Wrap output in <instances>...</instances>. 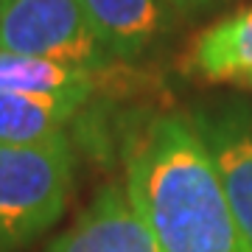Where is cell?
Here are the masks:
<instances>
[{"instance_id":"6da1fadb","label":"cell","mask_w":252,"mask_h":252,"mask_svg":"<svg viewBox=\"0 0 252 252\" xmlns=\"http://www.w3.org/2000/svg\"><path fill=\"white\" fill-rule=\"evenodd\" d=\"M126 196L157 252H250L190 118L154 115L126 143Z\"/></svg>"},{"instance_id":"7a4b0ae2","label":"cell","mask_w":252,"mask_h":252,"mask_svg":"<svg viewBox=\"0 0 252 252\" xmlns=\"http://www.w3.org/2000/svg\"><path fill=\"white\" fill-rule=\"evenodd\" d=\"M73 171L67 135L36 146L0 143V252H17L62 216Z\"/></svg>"},{"instance_id":"3957f363","label":"cell","mask_w":252,"mask_h":252,"mask_svg":"<svg viewBox=\"0 0 252 252\" xmlns=\"http://www.w3.org/2000/svg\"><path fill=\"white\" fill-rule=\"evenodd\" d=\"M0 51L87 73L115 62L93 34L81 0H0Z\"/></svg>"},{"instance_id":"277c9868","label":"cell","mask_w":252,"mask_h":252,"mask_svg":"<svg viewBox=\"0 0 252 252\" xmlns=\"http://www.w3.org/2000/svg\"><path fill=\"white\" fill-rule=\"evenodd\" d=\"M190 124L216 162L235 224L252 252V109L244 104L202 107Z\"/></svg>"},{"instance_id":"5b68a950","label":"cell","mask_w":252,"mask_h":252,"mask_svg":"<svg viewBox=\"0 0 252 252\" xmlns=\"http://www.w3.org/2000/svg\"><path fill=\"white\" fill-rule=\"evenodd\" d=\"M48 252H157L121 185H107Z\"/></svg>"},{"instance_id":"8992f818","label":"cell","mask_w":252,"mask_h":252,"mask_svg":"<svg viewBox=\"0 0 252 252\" xmlns=\"http://www.w3.org/2000/svg\"><path fill=\"white\" fill-rule=\"evenodd\" d=\"M81 9L104 51L121 62L140 59L168 23L162 0H81Z\"/></svg>"},{"instance_id":"52a82bcc","label":"cell","mask_w":252,"mask_h":252,"mask_svg":"<svg viewBox=\"0 0 252 252\" xmlns=\"http://www.w3.org/2000/svg\"><path fill=\"white\" fill-rule=\"evenodd\" d=\"M93 87H95V73L51 59L0 51V90L84 107L93 95Z\"/></svg>"},{"instance_id":"ba28073f","label":"cell","mask_w":252,"mask_h":252,"mask_svg":"<svg viewBox=\"0 0 252 252\" xmlns=\"http://www.w3.org/2000/svg\"><path fill=\"white\" fill-rule=\"evenodd\" d=\"M188 64L210 81L252 79V6L205 28L190 48Z\"/></svg>"},{"instance_id":"9c48e42d","label":"cell","mask_w":252,"mask_h":252,"mask_svg":"<svg viewBox=\"0 0 252 252\" xmlns=\"http://www.w3.org/2000/svg\"><path fill=\"white\" fill-rule=\"evenodd\" d=\"M81 107L51 98H34L23 93L0 90V143L36 146L64 137V124Z\"/></svg>"},{"instance_id":"30bf717a","label":"cell","mask_w":252,"mask_h":252,"mask_svg":"<svg viewBox=\"0 0 252 252\" xmlns=\"http://www.w3.org/2000/svg\"><path fill=\"white\" fill-rule=\"evenodd\" d=\"M168 3L180 6V9H199V6H205V3H210V0H168Z\"/></svg>"},{"instance_id":"8fae6325","label":"cell","mask_w":252,"mask_h":252,"mask_svg":"<svg viewBox=\"0 0 252 252\" xmlns=\"http://www.w3.org/2000/svg\"><path fill=\"white\" fill-rule=\"evenodd\" d=\"M247 87H252V79H250V81H247Z\"/></svg>"}]
</instances>
